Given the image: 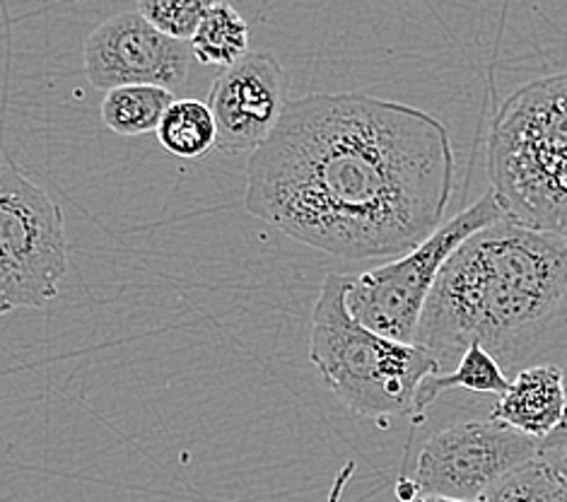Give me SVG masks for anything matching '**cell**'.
I'll use <instances>...</instances> for the list:
<instances>
[{"label": "cell", "mask_w": 567, "mask_h": 502, "mask_svg": "<svg viewBox=\"0 0 567 502\" xmlns=\"http://www.w3.org/2000/svg\"><path fill=\"white\" fill-rule=\"evenodd\" d=\"M567 295V239L512 218L481 229L444 264L415 346L456 368L471 344L509 358Z\"/></svg>", "instance_id": "2"}, {"label": "cell", "mask_w": 567, "mask_h": 502, "mask_svg": "<svg viewBox=\"0 0 567 502\" xmlns=\"http://www.w3.org/2000/svg\"><path fill=\"white\" fill-rule=\"evenodd\" d=\"M69 274L63 213L10 155L0 165V311L42 309Z\"/></svg>", "instance_id": "6"}, {"label": "cell", "mask_w": 567, "mask_h": 502, "mask_svg": "<svg viewBox=\"0 0 567 502\" xmlns=\"http://www.w3.org/2000/svg\"><path fill=\"white\" fill-rule=\"evenodd\" d=\"M350 276L329 274L321 283L309 327V360L321 382L348 411L389 428L394 418H415L423 379L442 372L423 346L401 344L360 324L348 309Z\"/></svg>", "instance_id": "3"}, {"label": "cell", "mask_w": 567, "mask_h": 502, "mask_svg": "<svg viewBox=\"0 0 567 502\" xmlns=\"http://www.w3.org/2000/svg\"><path fill=\"white\" fill-rule=\"evenodd\" d=\"M192 59V44L155 30L138 10L104 20L83 49L90 85L104 92L128 85L179 92L186 88Z\"/></svg>", "instance_id": "8"}, {"label": "cell", "mask_w": 567, "mask_h": 502, "mask_svg": "<svg viewBox=\"0 0 567 502\" xmlns=\"http://www.w3.org/2000/svg\"><path fill=\"white\" fill-rule=\"evenodd\" d=\"M288 78L271 51H249L223 68L210 88V110L218 124V151L254 155L280 124L288 106Z\"/></svg>", "instance_id": "9"}, {"label": "cell", "mask_w": 567, "mask_h": 502, "mask_svg": "<svg viewBox=\"0 0 567 502\" xmlns=\"http://www.w3.org/2000/svg\"><path fill=\"white\" fill-rule=\"evenodd\" d=\"M488 174L512 221L567 239V73L532 80L499 106Z\"/></svg>", "instance_id": "4"}, {"label": "cell", "mask_w": 567, "mask_h": 502, "mask_svg": "<svg viewBox=\"0 0 567 502\" xmlns=\"http://www.w3.org/2000/svg\"><path fill=\"white\" fill-rule=\"evenodd\" d=\"M454 182L437 116L372 94H309L249 155L245 208L309 249L382 259L437 233Z\"/></svg>", "instance_id": "1"}, {"label": "cell", "mask_w": 567, "mask_h": 502, "mask_svg": "<svg viewBox=\"0 0 567 502\" xmlns=\"http://www.w3.org/2000/svg\"><path fill=\"white\" fill-rule=\"evenodd\" d=\"M215 0H138V12L155 30L192 42Z\"/></svg>", "instance_id": "16"}, {"label": "cell", "mask_w": 567, "mask_h": 502, "mask_svg": "<svg viewBox=\"0 0 567 502\" xmlns=\"http://www.w3.org/2000/svg\"><path fill=\"white\" fill-rule=\"evenodd\" d=\"M155 135L167 153L184 160H200L218 147V124L210 104L192 98L174 100Z\"/></svg>", "instance_id": "13"}, {"label": "cell", "mask_w": 567, "mask_h": 502, "mask_svg": "<svg viewBox=\"0 0 567 502\" xmlns=\"http://www.w3.org/2000/svg\"><path fill=\"white\" fill-rule=\"evenodd\" d=\"M544 457L534 438L493 418L468 420L435 432L415 461L413 485L417 495H447L476 502L488 488L529 461Z\"/></svg>", "instance_id": "7"}, {"label": "cell", "mask_w": 567, "mask_h": 502, "mask_svg": "<svg viewBox=\"0 0 567 502\" xmlns=\"http://www.w3.org/2000/svg\"><path fill=\"white\" fill-rule=\"evenodd\" d=\"M567 411L565 375L558 365H536L512 379L488 418L538 442L556 432Z\"/></svg>", "instance_id": "10"}, {"label": "cell", "mask_w": 567, "mask_h": 502, "mask_svg": "<svg viewBox=\"0 0 567 502\" xmlns=\"http://www.w3.org/2000/svg\"><path fill=\"white\" fill-rule=\"evenodd\" d=\"M546 457H550V459H553V464H556V467L560 469L563 477L567 479V450H560V452H550V454H546Z\"/></svg>", "instance_id": "18"}, {"label": "cell", "mask_w": 567, "mask_h": 502, "mask_svg": "<svg viewBox=\"0 0 567 502\" xmlns=\"http://www.w3.org/2000/svg\"><path fill=\"white\" fill-rule=\"evenodd\" d=\"M509 385L512 379L505 375L503 365H499V360L493 356V352H488L478 344H471L452 372H437L423 379L421 389H417L413 423L415 426L423 423L427 409L442 397L444 391L466 389V391L495 393V397H503V393L509 389Z\"/></svg>", "instance_id": "11"}, {"label": "cell", "mask_w": 567, "mask_h": 502, "mask_svg": "<svg viewBox=\"0 0 567 502\" xmlns=\"http://www.w3.org/2000/svg\"><path fill=\"white\" fill-rule=\"evenodd\" d=\"M413 502H468V500H458V498H447V495H430L421 493Z\"/></svg>", "instance_id": "19"}, {"label": "cell", "mask_w": 567, "mask_h": 502, "mask_svg": "<svg viewBox=\"0 0 567 502\" xmlns=\"http://www.w3.org/2000/svg\"><path fill=\"white\" fill-rule=\"evenodd\" d=\"M503 218L509 215L491 188L474 206L444 223L421 247L350 278L346 295L348 309L368 329L401 344H415L425 305L444 264L468 237Z\"/></svg>", "instance_id": "5"}, {"label": "cell", "mask_w": 567, "mask_h": 502, "mask_svg": "<svg viewBox=\"0 0 567 502\" xmlns=\"http://www.w3.org/2000/svg\"><path fill=\"white\" fill-rule=\"evenodd\" d=\"M563 375H565V397H567V362H565V368H563ZM542 447H544V454L567 450V411H565L563 426H560L556 432H553V436H550L548 440H544Z\"/></svg>", "instance_id": "17"}, {"label": "cell", "mask_w": 567, "mask_h": 502, "mask_svg": "<svg viewBox=\"0 0 567 502\" xmlns=\"http://www.w3.org/2000/svg\"><path fill=\"white\" fill-rule=\"evenodd\" d=\"M249 39L251 30L237 8L229 3H215L188 44H192L198 63L229 68L247 57Z\"/></svg>", "instance_id": "14"}, {"label": "cell", "mask_w": 567, "mask_h": 502, "mask_svg": "<svg viewBox=\"0 0 567 502\" xmlns=\"http://www.w3.org/2000/svg\"><path fill=\"white\" fill-rule=\"evenodd\" d=\"M476 502H567V479L544 454L507 473Z\"/></svg>", "instance_id": "15"}, {"label": "cell", "mask_w": 567, "mask_h": 502, "mask_svg": "<svg viewBox=\"0 0 567 502\" xmlns=\"http://www.w3.org/2000/svg\"><path fill=\"white\" fill-rule=\"evenodd\" d=\"M174 104V92L157 85H128L106 92L102 121L116 135L157 133L162 119Z\"/></svg>", "instance_id": "12"}]
</instances>
